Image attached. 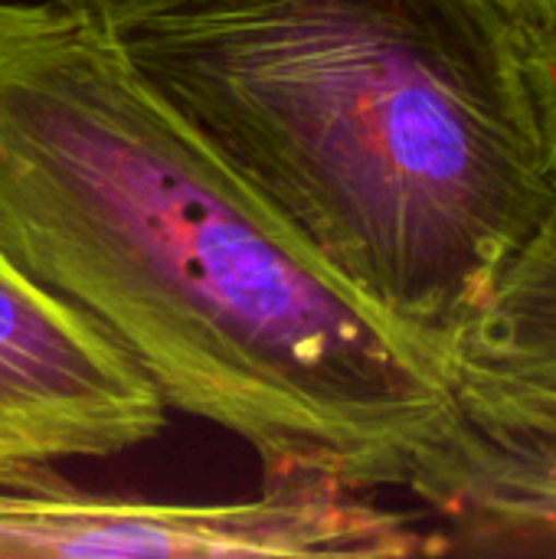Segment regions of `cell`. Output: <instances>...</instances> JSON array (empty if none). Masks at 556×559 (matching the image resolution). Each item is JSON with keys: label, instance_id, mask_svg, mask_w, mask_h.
<instances>
[{"label": "cell", "instance_id": "52a82bcc", "mask_svg": "<svg viewBox=\"0 0 556 559\" xmlns=\"http://www.w3.org/2000/svg\"><path fill=\"white\" fill-rule=\"evenodd\" d=\"M52 7H59L62 13L85 20L105 33L125 36L128 29H134L138 23L164 13L167 7H174L177 0H46Z\"/></svg>", "mask_w": 556, "mask_h": 559}, {"label": "cell", "instance_id": "9c48e42d", "mask_svg": "<svg viewBox=\"0 0 556 559\" xmlns=\"http://www.w3.org/2000/svg\"><path fill=\"white\" fill-rule=\"evenodd\" d=\"M498 3L505 10H511L534 33H554L556 29V0H498Z\"/></svg>", "mask_w": 556, "mask_h": 559}, {"label": "cell", "instance_id": "277c9868", "mask_svg": "<svg viewBox=\"0 0 556 559\" xmlns=\"http://www.w3.org/2000/svg\"><path fill=\"white\" fill-rule=\"evenodd\" d=\"M164 423L167 406L144 373L0 255V481L121 455Z\"/></svg>", "mask_w": 556, "mask_h": 559}, {"label": "cell", "instance_id": "8992f818", "mask_svg": "<svg viewBox=\"0 0 556 559\" xmlns=\"http://www.w3.org/2000/svg\"><path fill=\"white\" fill-rule=\"evenodd\" d=\"M459 370L556 393V203L495 282Z\"/></svg>", "mask_w": 556, "mask_h": 559}, {"label": "cell", "instance_id": "7a4b0ae2", "mask_svg": "<svg viewBox=\"0 0 556 559\" xmlns=\"http://www.w3.org/2000/svg\"><path fill=\"white\" fill-rule=\"evenodd\" d=\"M134 69L449 380L556 203L531 29L498 0H177Z\"/></svg>", "mask_w": 556, "mask_h": 559}, {"label": "cell", "instance_id": "6da1fadb", "mask_svg": "<svg viewBox=\"0 0 556 559\" xmlns=\"http://www.w3.org/2000/svg\"><path fill=\"white\" fill-rule=\"evenodd\" d=\"M0 255L262 478L406 491L452 380L334 278L115 33L0 0Z\"/></svg>", "mask_w": 556, "mask_h": 559}, {"label": "cell", "instance_id": "5b68a950", "mask_svg": "<svg viewBox=\"0 0 556 559\" xmlns=\"http://www.w3.org/2000/svg\"><path fill=\"white\" fill-rule=\"evenodd\" d=\"M410 495L442 518L436 554H556V393L469 370Z\"/></svg>", "mask_w": 556, "mask_h": 559}, {"label": "cell", "instance_id": "3957f363", "mask_svg": "<svg viewBox=\"0 0 556 559\" xmlns=\"http://www.w3.org/2000/svg\"><path fill=\"white\" fill-rule=\"evenodd\" d=\"M433 534L377 491L324 478H262L242 501L177 504L95 495L56 468L0 481L3 557H416Z\"/></svg>", "mask_w": 556, "mask_h": 559}, {"label": "cell", "instance_id": "ba28073f", "mask_svg": "<svg viewBox=\"0 0 556 559\" xmlns=\"http://www.w3.org/2000/svg\"><path fill=\"white\" fill-rule=\"evenodd\" d=\"M531 75L537 88V105L551 144V160L556 174V29L554 33H534L531 29Z\"/></svg>", "mask_w": 556, "mask_h": 559}]
</instances>
